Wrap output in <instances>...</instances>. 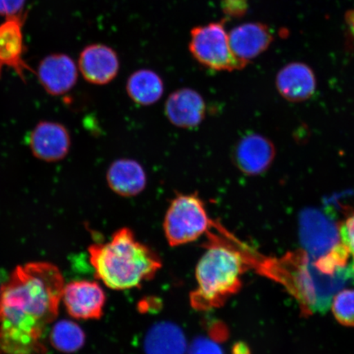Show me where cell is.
<instances>
[{"label":"cell","mask_w":354,"mask_h":354,"mask_svg":"<svg viewBox=\"0 0 354 354\" xmlns=\"http://www.w3.org/2000/svg\"><path fill=\"white\" fill-rule=\"evenodd\" d=\"M340 241L351 254L354 261V212L339 225Z\"/></svg>","instance_id":"obj_23"},{"label":"cell","mask_w":354,"mask_h":354,"mask_svg":"<svg viewBox=\"0 0 354 354\" xmlns=\"http://www.w3.org/2000/svg\"><path fill=\"white\" fill-rule=\"evenodd\" d=\"M344 20L348 26V33H351L354 38V10H348L345 13Z\"/></svg>","instance_id":"obj_26"},{"label":"cell","mask_w":354,"mask_h":354,"mask_svg":"<svg viewBox=\"0 0 354 354\" xmlns=\"http://www.w3.org/2000/svg\"><path fill=\"white\" fill-rule=\"evenodd\" d=\"M79 69L86 81L104 86L116 78L120 69V61L112 48L104 44H91L81 53Z\"/></svg>","instance_id":"obj_11"},{"label":"cell","mask_w":354,"mask_h":354,"mask_svg":"<svg viewBox=\"0 0 354 354\" xmlns=\"http://www.w3.org/2000/svg\"><path fill=\"white\" fill-rule=\"evenodd\" d=\"M88 251L96 277L115 290L140 287L162 268L157 254L127 227L115 232L108 243L92 245Z\"/></svg>","instance_id":"obj_2"},{"label":"cell","mask_w":354,"mask_h":354,"mask_svg":"<svg viewBox=\"0 0 354 354\" xmlns=\"http://www.w3.org/2000/svg\"><path fill=\"white\" fill-rule=\"evenodd\" d=\"M187 354H224V352L216 340L199 336L189 345Z\"/></svg>","instance_id":"obj_22"},{"label":"cell","mask_w":354,"mask_h":354,"mask_svg":"<svg viewBox=\"0 0 354 354\" xmlns=\"http://www.w3.org/2000/svg\"><path fill=\"white\" fill-rule=\"evenodd\" d=\"M335 319L345 326L354 327V290H343L334 296L331 304Z\"/></svg>","instance_id":"obj_21"},{"label":"cell","mask_w":354,"mask_h":354,"mask_svg":"<svg viewBox=\"0 0 354 354\" xmlns=\"http://www.w3.org/2000/svg\"><path fill=\"white\" fill-rule=\"evenodd\" d=\"M126 90L136 104L149 106L156 104L165 93V84L159 75L150 69L133 73L127 82Z\"/></svg>","instance_id":"obj_19"},{"label":"cell","mask_w":354,"mask_h":354,"mask_svg":"<svg viewBox=\"0 0 354 354\" xmlns=\"http://www.w3.org/2000/svg\"><path fill=\"white\" fill-rule=\"evenodd\" d=\"M187 337L183 329L174 322L155 323L145 335V354H187Z\"/></svg>","instance_id":"obj_18"},{"label":"cell","mask_w":354,"mask_h":354,"mask_svg":"<svg viewBox=\"0 0 354 354\" xmlns=\"http://www.w3.org/2000/svg\"><path fill=\"white\" fill-rule=\"evenodd\" d=\"M207 105L203 96L189 88H179L168 96L165 115L177 127L192 129L201 125L206 117Z\"/></svg>","instance_id":"obj_13"},{"label":"cell","mask_w":354,"mask_h":354,"mask_svg":"<svg viewBox=\"0 0 354 354\" xmlns=\"http://www.w3.org/2000/svg\"><path fill=\"white\" fill-rule=\"evenodd\" d=\"M26 0H0V15L12 17L20 15Z\"/></svg>","instance_id":"obj_25"},{"label":"cell","mask_w":354,"mask_h":354,"mask_svg":"<svg viewBox=\"0 0 354 354\" xmlns=\"http://www.w3.org/2000/svg\"><path fill=\"white\" fill-rule=\"evenodd\" d=\"M28 141L34 156L47 162L63 160L72 145L68 128L59 122L50 121L39 122L30 132Z\"/></svg>","instance_id":"obj_10"},{"label":"cell","mask_w":354,"mask_h":354,"mask_svg":"<svg viewBox=\"0 0 354 354\" xmlns=\"http://www.w3.org/2000/svg\"><path fill=\"white\" fill-rule=\"evenodd\" d=\"M299 236L305 252L313 259L328 254L342 243L339 225L316 209L304 210L301 214Z\"/></svg>","instance_id":"obj_7"},{"label":"cell","mask_w":354,"mask_h":354,"mask_svg":"<svg viewBox=\"0 0 354 354\" xmlns=\"http://www.w3.org/2000/svg\"><path fill=\"white\" fill-rule=\"evenodd\" d=\"M221 7L225 15L240 19L249 10V3L248 0H221Z\"/></svg>","instance_id":"obj_24"},{"label":"cell","mask_w":354,"mask_h":354,"mask_svg":"<svg viewBox=\"0 0 354 354\" xmlns=\"http://www.w3.org/2000/svg\"><path fill=\"white\" fill-rule=\"evenodd\" d=\"M53 347L62 353H73L81 349L86 343L85 332L73 322H57L50 333Z\"/></svg>","instance_id":"obj_20"},{"label":"cell","mask_w":354,"mask_h":354,"mask_svg":"<svg viewBox=\"0 0 354 354\" xmlns=\"http://www.w3.org/2000/svg\"><path fill=\"white\" fill-rule=\"evenodd\" d=\"M233 354H250V351L245 344H238L234 348Z\"/></svg>","instance_id":"obj_27"},{"label":"cell","mask_w":354,"mask_h":354,"mask_svg":"<svg viewBox=\"0 0 354 354\" xmlns=\"http://www.w3.org/2000/svg\"><path fill=\"white\" fill-rule=\"evenodd\" d=\"M272 41L268 26L261 22H247L229 33L233 55L243 66L267 50Z\"/></svg>","instance_id":"obj_12"},{"label":"cell","mask_w":354,"mask_h":354,"mask_svg":"<svg viewBox=\"0 0 354 354\" xmlns=\"http://www.w3.org/2000/svg\"><path fill=\"white\" fill-rule=\"evenodd\" d=\"M271 275L284 284L308 313H322L334 296L354 284V263L344 271L328 275L316 268L306 252L290 254L271 263Z\"/></svg>","instance_id":"obj_3"},{"label":"cell","mask_w":354,"mask_h":354,"mask_svg":"<svg viewBox=\"0 0 354 354\" xmlns=\"http://www.w3.org/2000/svg\"><path fill=\"white\" fill-rule=\"evenodd\" d=\"M0 291H1V287H0Z\"/></svg>","instance_id":"obj_28"},{"label":"cell","mask_w":354,"mask_h":354,"mask_svg":"<svg viewBox=\"0 0 354 354\" xmlns=\"http://www.w3.org/2000/svg\"><path fill=\"white\" fill-rule=\"evenodd\" d=\"M62 300L69 315L77 319L98 320L104 315L106 295L99 283L71 282L64 286Z\"/></svg>","instance_id":"obj_9"},{"label":"cell","mask_w":354,"mask_h":354,"mask_svg":"<svg viewBox=\"0 0 354 354\" xmlns=\"http://www.w3.org/2000/svg\"><path fill=\"white\" fill-rule=\"evenodd\" d=\"M39 82L48 95L66 94L76 86L78 72L76 64L68 55H48L41 62L37 73Z\"/></svg>","instance_id":"obj_14"},{"label":"cell","mask_w":354,"mask_h":354,"mask_svg":"<svg viewBox=\"0 0 354 354\" xmlns=\"http://www.w3.org/2000/svg\"><path fill=\"white\" fill-rule=\"evenodd\" d=\"M245 258L232 248L214 243L199 259L196 270L197 287L190 294V304L198 311L223 307L242 287Z\"/></svg>","instance_id":"obj_4"},{"label":"cell","mask_w":354,"mask_h":354,"mask_svg":"<svg viewBox=\"0 0 354 354\" xmlns=\"http://www.w3.org/2000/svg\"><path fill=\"white\" fill-rule=\"evenodd\" d=\"M64 279L50 263L19 266L0 291V352L42 354L43 337L59 315Z\"/></svg>","instance_id":"obj_1"},{"label":"cell","mask_w":354,"mask_h":354,"mask_svg":"<svg viewBox=\"0 0 354 354\" xmlns=\"http://www.w3.org/2000/svg\"><path fill=\"white\" fill-rule=\"evenodd\" d=\"M225 19L198 26L192 30L189 52L198 63L218 72H233L243 66L230 46Z\"/></svg>","instance_id":"obj_6"},{"label":"cell","mask_w":354,"mask_h":354,"mask_svg":"<svg viewBox=\"0 0 354 354\" xmlns=\"http://www.w3.org/2000/svg\"><path fill=\"white\" fill-rule=\"evenodd\" d=\"M276 149L271 140L259 133H248L237 141L232 150V160L242 174L259 176L271 167Z\"/></svg>","instance_id":"obj_8"},{"label":"cell","mask_w":354,"mask_h":354,"mask_svg":"<svg viewBox=\"0 0 354 354\" xmlns=\"http://www.w3.org/2000/svg\"><path fill=\"white\" fill-rule=\"evenodd\" d=\"M24 54L21 17H8L0 25V77L4 66H7L15 71L21 81L26 82L25 71H34L26 63Z\"/></svg>","instance_id":"obj_15"},{"label":"cell","mask_w":354,"mask_h":354,"mask_svg":"<svg viewBox=\"0 0 354 354\" xmlns=\"http://www.w3.org/2000/svg\"><path fill=\"white\" fill-rule=\"evenodd\" d=\"M109 187L122 197H135L147 185V175L139 162L120 158L111 165L106 174Z\"/></svg>","instance_id":"obj_17"},{"label":"cell","mask_w":354,"mask_h":354,"mask_svg":"<svg viewBox=\"0 0 354 354\" xmlns=\"http://www.w3.org/2000/svg\"><path fill=\"white\" fill-rule=\"evenodd\" d=\"M212 224L205 203L198 193H178L168 207L163 229L168 243L176 247L196 241Z\"/></svg>","instance_id":"obj_5"},{"label":"cell","mask_w":354,"mask_h":354,"mask_svg":"<svg viewBox=\"0 0 354 354\" xmlns=\"http://www.w3.org/2000/svg\"><path fill=\"white\" fill-rule=\"evenodd\" d=\"M277 88L283 98L291 102H302L313 95L317 88L315 75L303 63H291L283 68L277 76Z\"/></svg>","instance_id":"obj_16"}]
</instances>
